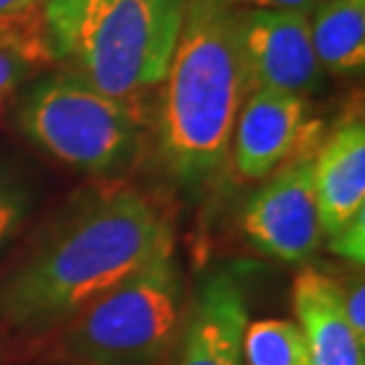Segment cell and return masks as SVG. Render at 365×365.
<instances>
[{
    "label": "cell",
    "mask_w": 365,
    "mask_h": 365,
    "mask_svg": "<svg viewBox=\"0 0 365 365\" xmlns=\"http://www.w3.org/2000/svg\"><path fill=\"white\" fill-rule=\"evenodd\" d=\"M169 250V221L148 197L130 187L98 192L64 214L0 284V318L14 330H50Z\"/></svg>",
    "instance_id": "cell-1"
},
{
    "label": "cell",
    "mask_w": 365,
    "mask_h": 365,
    "mask_svg": "<svg viewBox=\"0 0 365 365\" xmlns=\"http://www.w3.org/2000/svg\"><path fill=\"white\" fill-rule=\"evenodd\" d=\"M159 152L185 185H202L230 155L247 78L232 0H187L164 76Z\"/></svg>",
    "instance_id": "cell-2"
},
{
    "label": "cell",
    "mask_w": 365,
    "mask_h": 365,
    "mask_svg": "<svg viewBox=\"0 0 365 365\" xmlns=\"http://www.w3.org/2000/svg\"><path fill=\"white\" fill-rule=\"evenodd\" d=\"M187 0H46L43 34L53 60L116 100L164 81Z\"/></svg>",
    "instance_id": "cell-3"
},
{
    "label": "cell",
    "mask_w": 365,
    "mask_h": 365,
    "mask_svg": "<svg viewBox=\"0 0 365 365\" xmlns=\"http://www.w3.org/2000/svg\"><path fill=\"white\" fill-rule=\"evenodd\" d=\"M180 313V275L169 250L78 311L64 346L91 365H155L173 341Z\"/></svg>",
    "instance_id": "cell-4"
},
{
    "label": "cell",
    "mask_w": 365,
    "mask_h": 365,
    "mask_svg": "<svg viewBox=\"0 0 365 365\" xmlns=\"http://www.w3.org/2000/svg\"><path fill=\"white\" fill-rule=\"evenodd\" d=\"M19 126L57 162L86 173H112L140 143L133 109L71 71L36 81L19 105Z\"/></svg>",
    "instance_id": "cell-5"
},
{
    "label": "cell",
    "mask_w": 365,
    "mask_h": 365,
    "mask_svg": "<svg viewBox=\"0 0 365 365\" xmlns=\"http://www.w3.org/2000/svg\"><path fill=\"white\" fill-rule=\"evenodd\" d=\"M237 34L252 91L306 98L323 86L325 69L313 50L309 14L250 7L237 12Z\"/></svg>",
    "instance_id": "cell-6"
},
{
    "label": "cell",
    "mask_w": 365,
    "mask_h": 365,
    "mask_svg": "<svg viewBox=\"0 0 365 365\" xmlns=\"http://www.w3.org/2000/svg\"><path fill=\"white\" fill-rule=\"evenodd\" d=\"M242 228L257 250L277 261L311 259L323 242L313 159H297L275 173L247 204Z\"/></svg>",
    "instance_id": "cell-7"
},
{
    "label": "cell",
    "mask_w": 365,
    "mask_h": 365,
    "mask_svg": "<svg viewBox=\"0 0 365 365\" xmlns=\"http://www.w3.org/2000/svg\"><path fill=\"white\" fill-rule=\"evenodd\" d=\"M309 121V102L299 95L254 88L232 128L230 152L240 176L261 180L299 148Z\"/></svg>",
    "instance_id": "cell-8"
},
{
    "label": "cell",
    "mask_w": 365,
    "mask_h": 365,
    "mask_svg": "<svg viewBox=\"0 0 365 365\" xmlns=\"http://www.w3.org/2000/svg\"><path fill=\"white\" fill-rule=\"evenodd\" d=\"M247 325L250 313L240 282L225 271L211 275L187 318L176 365H242Z\"/></svg>",
    "instance_id": "cell-9"
},
{
    "label": "cell",
    "mask_w": 365,
    "mask_h": 365,
    "mask_svg": "<svg viewBox=\"0 0 365 365\" xmlns=\"http://www.w3.org/2000/svg\"><path fill=\"white\" fill-rule=\"evenodd\" d=\"M292 302L306 339L309 365H365V341L341 306V287L318 271L297 275Z\"/></svg>",
    "instance_id": "cell-10"
},
{
    "label": "cell",
    "mask_w": 365,
    "mask_h": 365,
    "mask_svg": "<svg viewBox=\"0 0 365 365\" xmlns=\"http://www.w3.org/2000/svg\"><path fill=\"white\" fill-rule=\"evenodd\" d=\"M313 187L323 235L332 237L365 211V128L349 121L313 159Z\"/></svg>",
    "instance_id": "cell-11"
},
{
    "label": "cell",
    "mask_w": 365,
    "mask_h": 365,
    "mask_svg": "<svg viewBox=\"0 0 365 365\" xmlns=\"http://www.w3.org/2000/svg\"><path fill=\"white\" fill-rule=\"evenodd\" d=\"M309 26L320 67L359 74L365 64V0H320Z\"/></svg>",
    "instance_id": "cell-12"
},
{
    "label": "cell",
    "mask_w": 365,
    "mask_h": 365,
    "mask_svg": "<svg viewBox=\"0 0 365 365\" xmlns=\"http://www.w3.org/2000/svg\"><path fill=\"white\" fill-rule=\"evenodd\" d=\"M50 60L53 55L41 24L26 17L0 26V102Z\"/></svg>",
    "instance_id": "cell-13"
},
{
    "label": "cell",
    "mask_w": 365,
    "mask_h": 365,
    "mask_svg": "<svg viewBox=\"0 0 365 365\" xmlns=\"http://www.w3.org/2000/svg\"><path fill=\"white\" fill-rule=\"evenodd\" d=\"M242 354L247 365H309L302 327L284 318H266L247 325Z\"/></svg>",
    "instance_id": "cell-14"
},
{
    "label": "cell",
    "mask_w": 365,
    "mask_h": 365,
    "mask_svg": "<svg viewBox=\"0 0 365 365\" xmlns=\"http://www.w3.org/2000/svg\"><path fill=\"white\" fill-rule=\"evenodd\" d=\"M31 211V190L17 169L0 157V254L24 228Z\"/></svg>",
    "instance_id": "cell-15"
},
{
    "label": "cell",
    "mask_w": 365,
    "mask_h": 365,
    "mask_svg": "<svg viewBox=\"0 0 365 365\" xmlns=\"http://www.w3.org/2000/svg\"><path fill=\"white\" fill-rule=\"evenodd\" d=\"M330 252L344 257L354 264H363L365 259V211L351 218L339 232L330 237Z\"/></svg>",
    "instance_id": "cell-16"
},
{
    "label": "cell",
    "mask_w": 365,
    "mask_h": 365,
    "mask_svg": "<svg viewBox=\"0 0 365 365\" xmlns=\"http://www.w3.org/2000/svg\"><path fill=\"white\" fill-rule=\"evenodd\" d=\"M341 306H344V316L354 332L365 341V292L363 282H351L349 289H341Z\"/></svg>",
    "instance_id": "cell-17"
},
{
    "label": "cell",
    "mask_w": 365,
    "mask_h": 365,
    "mask_svg": "<svg viewBox=\"0 0 365 365\" xmlns=\"http://www.w3.org/2000/svg\"><path fill=\"white\" fill-rule=\"evenodd\" d=\"M254 10H277V12H299L311 14L320 0H247Z\"/></svg>",
    "instance_id": "cell-18"
},
{
    "label": "cell",
    "mask_w": 365,
    "mask_h": 365,
    "mask_svg": "<svg viewBox=\"0 0 365 365\" xmlns=\"http://www.w3.org/2000/svg\"><path fill=\"white\" fill-rule=\"evenodd\" d=\"M41 3H46V0H0V26L26 19L29 12Z\"/></svg>",
    "instance_id": "cell-19"
}]
</instances>
